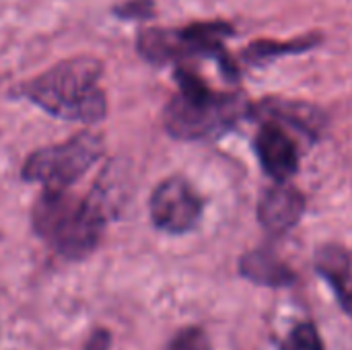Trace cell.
I'll list each match as a JSON object with an SVG mask.
<instances>
[{
    "mask_svg": "<svg viewBox=\"0 0 352 350\" xmlns=\"http://www.w3.org/2000/svg\"><path fill=\"white\" fill-rule=\"evenodd\" d=\"M107 202L95 190L87 198L66 190H47L33 206L35 233L68 260L87 258L99 243L105 225Z\"/></svg>",
    "mask_w": 352,
    "mask_h": 350,
    "instance_id": "cell-1",
    "label": "cell"
},
{
    "mask_svg": "<svg viewBox=\"0 0 352 350\" xmlns=\"http://www.w3.org/2000/svg\"><path fill=\"white\" fill-rule=\"evenodd\" d=\"M99 76L101 64L91 56H78L27 83L23 95L56 118L93 124L107 111Z\"/></svg>",
    "mask_w": 352,
    "mask_h": 350,
    "instance_id": "cell-2",
    "label": "cell"
},
{
    "mask_svg": "<svg viewBox=\"0 0 352 350\" xmlns=\"http://www.w3.org/2000/svg\"><path fill=\"white\" fill-rule=\"evenodd\" d=\"M175 78L179 93L165 109V128L171 136L182 140L217 136L243 116V97L210 91L208 85L188 68H177Z\"/></svg>",
    "mask_w": 352,
    "mask_h": 350,
    "instance_id": "cell-3",
    "label": "cell"
},
{
    "mask_svg": "<svg viewBox=\"0 0 352 350\" xmlns=\"http://www.w3.org/2000/svg\"><path fill=\"white\" fill-rule=\"evenodd\" d=\"M101 151L103 142L99 136L91 132L76 134L62 144L29 155L23 165V177L27 182L43 184L47 190H66L89 171V167L99 159Z\"/></svg>",
    "mask_w": 352,
    "mask_h": 350,
    "instance_id": "cell-4",
    "label": "cell"
},
{
    "mask_svg": "<svg viewBox=\"0 0 352 350\" xmlns=\"http://www.w3.org/2000/svg\"><path fill=\"white\" fill-rule=\"evenodd\" d=\"M202 215V200L184 177H169L153 192L151 219L165 233L192 231Z\"/></svg>",
    "mask_w": 352,
    "mask_h": 350,
    "instance_id": "cell-5",
    "label": "cell"
},
{
    "mask_svg": "<svg viewBox=\"0 0 352 350\" xmlns=\"http://www.w3.org/2000/svg\"><path fill=\"white\" fill-rule=\"evenodd\" d=\"M256 153L260 165L274 182H289L297 173V146L278 122L266 120L262 124L256 136Z\"/></svg>",
    "mask_w": 352,
    "mask_h": 350,
    "instance_id": "cell-6",
    "label": "cell"
},
{
    "mask_svg": "<svg viewBox=\"0 0 352 350\" xmlns=\"http://www.w3.org/2000/svg\"><path fill=\"white\" fill-rule=\"evenodd\" d=\"M305 196L287 182H276L260 200L258 217L262 227L272 235L291 231L303 217Z\"/></svg>",
    "mask_w": 352,
    "mask_h": 350,
    "instance_id": "cell-7",
    "label": "cell"
},
{
    "mask_svg": "<svg viewBox=\"0 0 352 350\" xmlns=\"http://www.w3.org/2000/svg\"><path fill=\"white\" fill-rule=\"evenodd\" d=\"M316 270L332 287L340 307L352 318V252L342 245H324L316 254Z\"/></svg>",
    "mask_w": 352,
    "mask_h": 350,
    "instance_id": "cell-8",
    "label": "cell"
},
{
    "mask_svg": "<svg viewBox=\"0 0 352 350\" xmlns=\"http://www.w3.org/2000/svg\"><path fill=\"white\" fill-rule=\"evenodd\" d=\"M256 113L262 116V120L289 124L311 138L320 136L324 130V124H326V118L318 107H314L309 103H299V101L266 99L264 103H260L256 107Z\"/></svg>",
    "mask_w": 352,
    "mask_h": 350,
    "instance_id": "cell-9",
    "label": "cell"
},
{
    "mask_svg": "<svg viewBox=\"0 0 352 350\" xmlns=\"http://www.w3.org/2000/svg\"><path fill=\"white\" fill-rule=\"evenodd\" d=\"M239 272L248 281L262 285V287H272V289L289 287L295 283V272L285 262H280L274 254L264 252V250L245 254L239 262Z\"/></svg>",
    "mask_w": 352,
    "mask_h": 350,
    "instance_id": "cell-10",
    "label": "cell"
},
{
    "mask_svg": "<svg viewBox=\"0 0 352 350\" xmlns=\"http://www.w3.org/2000/svg\"><path fill=\"white\" fill-rule=\"evenodd\" d=\"M138 52L153 64L188 58L182 29H144L138 35Z\"/></svg>",
    "mask_w": 352,
    "mask_h": 350,
    "instance_id": "cell-11",
    "label": "cell"
},
{
    "mask_svg": "<svg viewBox=\"0 0 352 350\" xmlns=\"http://www.w3.org/2000/svg\"><path fill=\"white\" fill-rule=\"evenodd\" d=\"M318 43H320V37H318V35H307V37H299V39L285 41V43L260 39V41H254V43L243 52V58H245L250 64H266V62L276 60V58L287 56V54H303V52L316 47Z\"/></svg>",
    "mask_w": 352,
    "mask_h": 350,
    "instance_id": "cell-12",
    "label": "cell"
},
{
    "mask_svg": "<svg viewBox=\"0 0 352 350\" xmlns=\"http://www.w3.org/2000/svg\"><path fill=\"white\" fill-rule=\"evenodd\" d=\"M280 350H324V342L318 328L311 322H303L289 332Z\"/></svg>",
    "mask_w": 352,
    "mask_h": 350,
    "instance_id": "cell-13",
    "label": "cell"
},
{
    "mask_svg": "<svg viewBox=\"0 0 352 350\" xmlns=\"http://www.w3.org/2000/svg\"><path fill=\"white\" fill-rule=\"evenodd\" d=\"M165 350H212L210 340L202 328H184L175 334V338L167 344Z\"/></svg>",
    "mask_w": 352,
    "mask_h": 350,
    "instance_id": "cell-14",
    "label": "cell"
},
{
    "mask_svg": "<svg viewBox=\"0 0 352 350\" xmlns=\"http://www.w3.org/2000/svg\"><path fill=\"white\" fill-rule=\"evenodd\" d=\"M155 10L153 0H128L116 8V14L122 19H148Z\"/></svg>",
    "mask_w": 352,
    "mask_h": 350,
    "instance_id": "cell-15",
    "label": "cell"
},
{
    "mask_svg": "<svg viewBox=\"0 0 352 350\" xmlns=\"http://www.w3.org/2000/svg\"><path fill=\"white\" fill-rule=\"evenodd\" d=\"M109 344H111L109 332L97 330V332L91 336V340H89V344H87V350H109Z\"/></svg>",
    "mask_w": 352,
    "mask_h": 350,
    "instance_id": "cell-16",
    "label": "cell"
}]
</instances>
